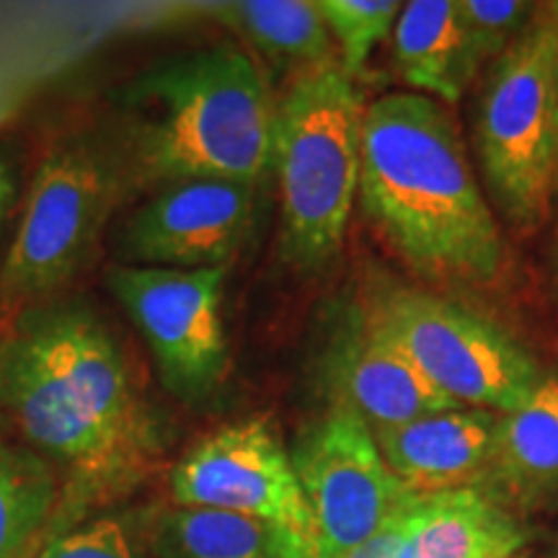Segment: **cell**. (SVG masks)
Masks as SVG:
<instances>
[{
	"mask_svg": "<svg viewBox=\"0 0 558 558\" xmlns=\"http://www.w3.org/2000/svg\"><path fill=\"white\" fill-rule=\"evenodd\" d=\"M226 24L275 70L298 73L337 65L333 41L316 3L305 0H241L218 11Z\"/></svg>",
	"mask_w": 558,
	"mask_h": 558,
	"instance_id": "18",
	"label": "cell"
},
{
	"mask_svg": "<svg viewBox=\"0 0 558 558\" xmlns=\"http://www.w3.org/2000/svg\"><path fill=\"white\" fill-rule=\"evenodd\" d=\"M396 68L414 94L456 104L476 75L465 58L458 0H414L393 26Z\"/></svg>",
	"mask_w": 558,
	"mask_h": 558,
	"instance_id": "17",
	"label": "cell"
},
{
	"mask_svg": "<svg viewBox=\"0 0 558 558\" xmlns=\"http://www.w3.org/2000/svg\"><path fill=\"white\" fill-rule=\"evenodd\" d=\"M0 409L65 481L50 530L122 499L163 460L166 427L135 362L83 298H52L13 316L0 339Z\"/></svg>",
	"mask_w": 558,
	"mask_h": 558,
	"instance_id": "1",
	"label": "cell"
},
{
	"mask_svg": "<svg viewBox=\"0 0 558 558\" xmlns=\"http://www.w3.org/2000/svg\"><path fill=\"white\" fill-rule=\"evenodd\" d=\"M145 530L158 558H311L290 530L226 509L173 505Z\"/></svg>",
	"mask_w": 558,
	"mask_h": 558,
	"instance_id": "16",
	"label": "cell"
},
{
	"mask_svg": "<svg viewBox=\"0 0 558 558\" xmlns=\"http://www.w3.org/2000/svg\"><path fill=\"white\" fill-rule=\"evenodd\" d=\"M380 456L411 497L484 486L497 450L499 414L450 409L399 427L373 429Z\"/></svg>",
	"mask_w": 558,
	"mask_h": 558,
	"instance_id": "13",
	"label": "cell"
},
{
	"mask_svg": "<svg viewBox=\"0 0 558 558\" xmlns=\"http://www.w3.org/2000/svg\"><path fill=\"white\" fill-rule=\"evenodd\" d=\"M488 194L514 228L533 230L558 194V21L546 11L488 68L476 114Z\"/></svg>",
	"mask_w": 558,
	"mask_h": 558,
	"instance_id": "5",
	"label": "cell"
},
{
	"mask_svg": "<svg viewBox=\"0 0 558 558\" xmlns=\"http://www.w3.org/2000/svg\"><path fill=\"white\" fill-rule=\"evenodd\" d=\"M60 505L58 476L29 448L0 442V558H29Z\"/></svg>",
	"mask_w": 558,
	"mask_h": 558,
	"instance_id": "19",
	"label": "cell"
},
{
	"mask_svg": "<svg viewBox=\"0 0 558 558\" xmlns=\"http://www.w3.org/2000/svg\"><path fill=\"white\" fill-rule=\"evenodd\" d=\"M34 558H148V530L132 514H96L50 530Z\"/></svg>",
	"mask_w": 558,
	"mask_h": 558,
	"instance_id": "21",
	"label": "cell"
},
{
	"mask_svg": "<svg viewBox=\"0 0 558 558\" xmlns=\"http://www.w3.org/2000/svg\"><path fill=\"white\" fill-rule=\"evenodd\" d=\"M128 179L124 160L90 135L52 145L24 194L0 269V305L19 311L60 298L94 259Z\"/></svg>",
	"mask_w": 558,
	"mask_h": 558,
	"instance_id": "6",
	"label": "cell"
},
{
	"mask_svg": "<svg viewBox=\"0 0 558 558\" xmlns=\"http://www.w3.org/2000/svg\"><path fill=\"white\" fill-rule=\"evenodd\" d=\"M365 109L339 62L300 75L277 104L279 248L292 267L324 269L344 246L360 190Z\"/></svg>",
	"mask_w": 558,
	"mask_h": 558,
	"instance_id": "4",
	"label": "cell"
},
{
	"mask_svg": "<svg viewBox=\"0 0 558 558\" xmlns=\"http://www.w3.org/2000/svg\"><path fill=\"white\" fill-rule=\"evenodd\" d=\"M37 554H39V550H37ZM37 554H34V556H37ZM34 556H29V558H34Z\"/></svg>",
	"mask_w": 558,
	"mask_h": 558,
	"instance_id": "27",
	"label": "cell"
},
{
	"mask_svg": "<svg viewBox=\"0 0 558 558\" xmlns=\"http://www.w3.org/2000/svg\"><path fill=\"white\" fill-rule=\"evenodd\" d=\"M463 26L465 58L471 73H481L486 62L501 58V52L520 37L533 19V5L518 0H463L458 3Z\"/></svg>",
	"mask_w": 558,
	"mask_h": 558,
	"instance_id": "22",
	"label": "cell"
},
{
	"mask_svg": "<svg viewBox=\"0 0 558 558\" xmlns=\"http://www.w3.org/2000/svg\"><path fill=\"white\" fill-rule=\"evenodd\" d=\"M320 373L331 403L357 411L369 429L399 427L439 411L465 409L432 386L362 305H352L333 326Z\"/></svg>",
	"mask_w": 558,
	"mask_h": 558,
	"instance_id": "12",
	"label": "cell"
},
{
	"mask_svg": "<svg viewBox=\"0 0 558 558\" xmlns=\"http://www.w3.org/2000/svg\"><path fill=\"white\" fill-rule=\"evenodd\" d=\"M554 558H558V543H556V550H554Z\"/></svg>",
	"mask_w": 558,
	"mask_h": 558,
	"instance_id": "26",
	"label": "cell"
},
{
	"mask_svg": "<svg viewBox=\"0 0 558 558\" xmlns=\"http://www.w3.org/2000/svg\"><path fill=\"white\" fill-rule=\"evenodd\" d=\"M311 514V558H347L411 499L357 411L331 403L290 452Z\"/></svg>",
	"mask_w": 558,
	"mask_h": 558,
	"instance_id": "9",
	"label": "cell"
},
{
	"mask_svg": "<svg viewBox=\"0 0 558 558\" xmlns=\"http://www.w3.org/2000/svg\"><path fill=\"white\" fill-rule=\"evenodd\" d=\"M122 160L148 184H256L271 166L277 107L254 54L233 41L166 58L120 94Z\"/></svg>",
	"mask_w": 558,
	"mask_h": 558,
	"instance_id": "3",
	"label": "cell"
},
{
	"mask_svg": "<svg viewBox=\"0 0 558 558\" xmlns=\"http://www.w3.org/2000/svg\"><path fill=\"white\" fill-rule=\"evenodd\" d=\"M484 492L505 507L543 509L558 501V373L543 375L530 399L499 414L497 450Z\"/></svg>",
	"mask_w": 558,
	"mask_h": 558,
	"instance_id": "15",
	"label": "cell"
},
{
	"mask_svg": "<svg viewBox=\"0 0 558 558\" xmlns=\"http://www.w3.org/2000/svg\"><path fill=\"white\" fill-rule=\"evenodd\" d=\"M24 177L21 160L9 145H0V269L16 233L21 205H24Z\"/></svg>",
	"mask_w": 558,
	"mask_h": 558,
	"instance_id": "23",
	"label": "cell"
},
{
	"mask_svg": "<svg viewBox=\"0 0 558 558\" xmlns=\"http://www.w3.org/2000/svg\"><path fill=\"white\" fill-rule=\"evenodd\" d=\"M365 308L418 373L458 407L509 414L543 378L525 347L494 320L452 300L393 288Z\"/></svg>",
	"mask_w": 558,
	"mask_h": 558,
	"instance_id": "7",
	"label": "cell"
},
{
	"mask_svg": "<svg viewBox=\"0 0 558 558\" xmlns=\"http://www.w3.org/2000/svg\"><path fill=\"white\" fill-rule=\"evenodd\" d=\"M256 184L228 179H179L160 184L117 233L124 267L220 269L254 226Z\"/></svg>",
	"mask_w": 558,
	"mask_h": 558,
	"instance_id": "11",
	"label": "cell"
},
{
	"mask_svg": "<svg viewBox=\"0 0 558 558\" xmlns=\"http://www.w3.org/2000/svg\"><path fill=\"white\" fill-rule=\"evenodd\" d=\"M550 13H554V19L558 21V3H554V5H550Z\"/></svg>",
	"mask_w": 558,
	"mask_h": 558,
	"instance_id": "25",
	"label": "cell"
},
{
	"mask_svg": "<svg viewBox=\"0 0 558 558\" xmlns=\"http://www.w3.org/2000/svg\"><path fill=\"white\" fill-rule=\"evenodd\" d=\"M220 269H148L117 264L107 288L150 349L160 386L202 407L226 383L230 354L222 324Z\"/></svg>",
	"mask_w": 558,
	"mask_h": 558,
	"instance_id": "8",
	"label": "cell"
},
{
	"mask_svg": "<svg viewBox=\"0 0 558 558\" xmlns=\"http://www.w3.org/2000/svg\"><path fill=\"white\" fill-rule=\"evenodd\" d=\"M316 9L339 47V65L352 78L388 39L403 5L396 0H320Z\"/></svg>",
	"mask_w": 558,
	"mask_h": 558,
	"instance_id": "20",
	"label": "cell"
},
{
	"mask_svg": "<svg viewBox=\"0 0 558 558\" xmlns=\"http://www.w3.org/2000/svg\"><path fill=\"white\" fill-rule=\"evenodd\" d=\"M411 501V499H409ZM407 501V505H409ZM407 505L383 525L373 538H367L357 550H352L347 558H399L401 538H403V514H407Z\"/></svg>",
	"mask_w": 558,
	"mask_h": 558,
	"instance_id": "24",
	"label": "cell"
},
{
	"mask_svg": "<svg viewBox=\"0 0 558 558\" xmlns=\"http://www.w3.org/2000/svg\"><path fill=\"white\" fill-rule=\"evenodd\" d=\"M527 533L481 486L411 497L399 558H514Z\"/></svg>",
	"mask_w": 558,
	"mask_h": 558,
	"instance_id": "14",
	"label": "cell"
},
{
	"mask_svg": "<svg viewBox=\"0 0 558 558\" xmlns=\"http://www.w3.org/2000/svg\"><path fill=\"white\" fill-rule=\"evenodd\" d=\"M173 505L209 507L271 522L313 543L311 514L292 458L267 418L213 429L169 473Z\"/></svg>",
	"mask_w": 558,
	"mask_h": 558,
	"instance_id": "10",
	"label": "cell"
},
{
	"mask_svg": "<svg viewBox=\"0 0 558 558\" xmlns=\"http://www.w3.org/2000/svg\"><path fill=\"white\" fill-rule=\"evenodd\" d=\"M360 202L411 269L432 282H497L505 241L445 104L388 94L365 109Z\"/></svg>",
	"mask_w": 558,
	"mask_h": 558,
	"instance_id": "2",
	"label": "cell"
}]
</instances>
